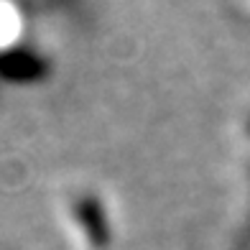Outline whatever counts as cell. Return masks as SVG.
Returning <instances> with one entry per match:
<instances>
[{
	"label": "cell",
	"instance_id": "obj_1",
	"mask_svg": "<svg viewBox=\"0 0 250 250\" xmlns=\"http://www.w3.org/2000/svg\"><path fill=\"white\" fill-rule=\"evenodd\" d=\"M62 217L84 250H107L112 237L105 197L92 187H72L62 194Z\"/></svg>",
	"mask_w": 250,
	"mask_h": 250
},
{
	"label": "cell",
	"instance_id": "obj_2",
	"mask_svg": "<svg viewBox=\"0 0 250 250\" xmlns=\"http://www.w3.org/2000/svg\"><path fill=\"white\" fill-rule=\"evenodd\" d=\"M248 3H250V0H248Z\"/></svg>",
	"mask_w": 250,
	"mask_h": 250
}]
</instances>
